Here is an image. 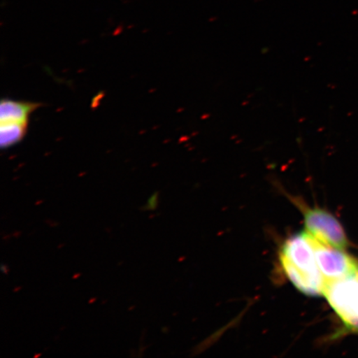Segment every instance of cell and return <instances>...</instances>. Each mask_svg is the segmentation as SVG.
Listing matches in <instances>:
<instances>
[{
    "instance_id": "obj_6",
    "label": "cell",
    "mask_w": 358,
    "mask_h": 358,
    "mask_svg": "<svg viewBox=\"0 0 358 358\" xmlns=\"http://www.w3.org/2000/svg\"><path fill=\"white\" fill-rule=\"evenodd\" d=\"M28 123H0V146L8 149L20 143L25 136Z\"/></svg>"
},
{
    "instance_id": "obj_7",
    "label": "cell",
    "mask_w": 358,
    "mask_h": 358,
    "mask_svg": "<svg viewBox=\"0 0 358 358\" xmlns=\"http://www.w3.org/2000/svg\"><path fill=\"white\" fill-rule=\"evenodd\" d=\"M158 192H155V194L152 195L149 200H148V203L141 208L142 211H154L158 207Z\"/></svg>"
},
{
    "instance_id": "obj_5",
    "label": "cell",
    "mask_w": 358,
    "mask_h": 358,
    "mask_svg": "<svg viewBox=\"0 0 358 358\" xmlns=\"http://www.w3.org/2000/svg\"><path fill=\"white\" fill-rule=\"evenodd\" d=\"M38 107L37 103L3 99L0 104V123H28L29 115Z\"/></svg>"
},
{
    "instance_id": "obj_3",
    "label": "cell",
    "mask_w": 358,
    "mask_h": 358,
    "mask_svg": "<svg viewBox=\"0 0 358 358\" xmlns=\"http://www.w3.org/2000/svg\"><path fill=\"white\" fill-rule=\"evenodd\" d=\"M303 214L306 232L325 245L339 250H345L348 241L343 228L332 214L320 208H310L293 199Z\"/></svg>"
},
{
    "instance_id": "obj_8",
    "label": "cell",
    "mask_w": 358,
    "mask_h": 358,
    "mask_svg": "<svg viewBox=\"0 0 358 358\" xmlns=\"http://www.w3.org/2000/svg\"><path fill=\"white\" fill-rule=\"evenodd\" d=\"M1 271L3 272V274L8 275V267L6 264H1Z\"/></svg>"
},
{
    "instance_id": "obj_4",
    "label": "cell",
    "mask_w": 358,
    "mask_h": 358,
    "mask_svg": "<svg viewBox=\"0 0 358 358\" xmlns=\"http://www.w3.org/2000/svg\"><path fill=\"white\" fill-rule=\"evenodd\" d=\"M310 238L315 248L317 266L326 281V285L329 282L345 278L358 273L357 262L344 253L343 250L322 243L312 236Z\"/></svg>"
},
{
    "instance_id": "obj_1",
    "label": "cell",
    "mask_w": 358,
    "mask_h": 358,
    "mask_svg": "<svg viewBox=\"0 0 358 358\" xmlns=\"http://www.w3.org/2000/svg\"><path fill=\"white\" fill-rule=\"evenodd\" d=\"M280 261L286 277L301 292L310 296L324 295L326 281L317 266L310 236L306 231L285 241Z\"/></svg>"
},
{
    "instance_id": "obj_2",
    "label": "cell",
    "mask_w": 358,
    "mask_h": 358,
    "mask_svg": "<svg viewBox=\"0 0 358 358\" xmlns=\"http://www.w3.org/2000/svg\"><path fill=\"white\" fill-rule=\"evenodd\" d=\"M324 295L344 325L358 332V273L329 282Z\"/></svg>"
}]
</instances>
